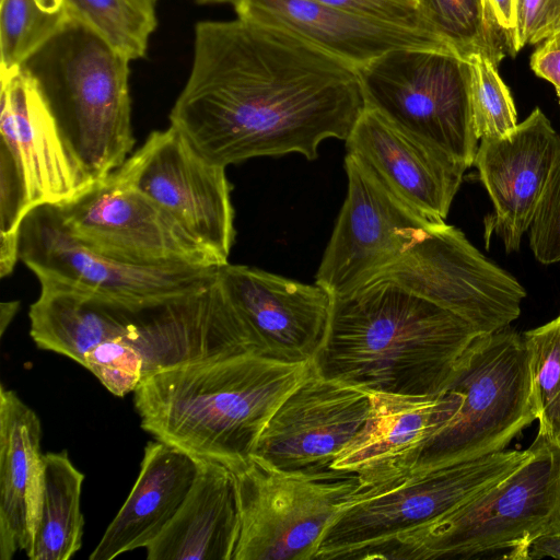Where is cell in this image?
Wrapping results in <instances>:
<instances>
[{
    "label": "cell",
    "mask_w": 560,
    "mask_h": 560,
    "mask_svg": "<svg viewBox=\"0 0 560 560\" xmlns=\"http://www.w3.org/2000/svg\"><path fill=\"white\" fill-rule=\"evenodd\" d=\"M365 108L357 67L276 26L237 18L195 27L187 82L171 126L208 161L229 166L347 140Z\"/></svg>",
    "instance_id": "cell-1"
},
{
    "label": "cell",
    "mask_w": 560,
    "mask_h": 560,
    "mask_svg": "<svg viewBox=\"0 0 560 560\" xmlns=\"http://www.w3.org/2000/svg\"><path fill=\"white\" fill-rule=\"evenodd\" d=\"M477 336L460 316L378 277L332 296L328 330L313 362L322 376L369 392L436 395Z\"/></svg>",
    "instance_id": "cell-2"
},
{
    "label": "cell",
    "mask_w": 560,
    "mask_h": 560,
    "mask_svg": "<svg viewBox=\"0 0 560 560\" xmlns=\"http://www.w3.org/2000/svg\"><path fill=\"white\" fill-rule=\"evenodd\" d=\"M314 362L243 353L153 373L133 392L141 428L198 460L233 469L247 459L281 402Z\"/></svg>",
    "instance_id": "cell-3"
},
{
    "label": "cell",
    "mask_w": 560,
    "mask_h": 560,
    "mask_svg": "<svg viewBox=\"0 0 560 560\" xmlns=\"http://www.w3.org/2000/svg\"><path fill=\"white\" fill-rule=\"evenodd\" d=\"M129 59L70 16L21 65L92 183L132 153Z\"/></svg>",
    "instance_id": "cell-4"
},
{
    "label": "cell",
    "mask_w": 560,
    "mask_h": 560,
    "mask_svg": "<svg viewBox=\"0 0 560 560\" xmlns=\"http://www.w3.org/2000/svg\"><path fill=\"white\" fill-rule=\"evenodd\" d=\"M529 447L530 457L488 491L358 560L472 559L502 550L528 560L535 539L560 532V446L537 432Z\"/></svg>",
    "instance_id": "cell-5"
},
{
    "label": "cell",
    "mask_w": 560,
    "mask_h": 560,
    "mask_svg": "<svg viewBox=\"0 0 560 560\" xmlns=\"http://www.w3.org/2000/svg\"><path fill=\"white\" fill-rule=\"evenodd\" d=\"M0 276L20 259L26 215L59 206L92 184L33 80L20 68L1 74Z\"/></svg>",
    "instance_id": "cell-6"
},
{
    "label": "cell",
    "mask_w": 560,
    "mask_h": 560,
    "mask_svg": "<svg viewBox=\"0 0 560 560\" xmlns=\"http://www.w3.org/2000/svg\"><path fill=\"white\" fill-rule=\"evenodd\" d=\"M445 390L459 394L462 405L424 444L413 470L506 450L537 420L527 348L523 335L509 327L477 336Z\"/></svg>",
    "instance_id": "cell-7"
},
{
    "label": "cell",
    "mask_w": 560,
    "mask_h": 560,
    "mask_svg": "<svg viewBox=\"0 0 560 560\" xmlns=\"http://www.w3.org/2000/svg\"><path fill=\"white\" fill-rule=\"evenodd\" d=\"M532 454L503 450L476 459L410 471L394 482L354 491L326 530L315 560L355 559L488 491Z\"/></svg>",
    "instance_id": "cell-8"
},
{
    "label": "cell",
    "mask_w": 560,
    "mask_h": 560,
    "mask_svg": "<svg viewBox=\"0 0 560 560\" xmlns=\"http://www.w3.org/2000/svg\"><path fill=\"white\" fill-rule=\"evenodd\" d=\"M357 70L365 107L467 168L474 165L468 59L443 48H400Z\"/></svg>",
    "instance_id": "cell-9"
},
{
    "label": "cell",
    "mask_w": 560,
    "mask_h": 560,
    "mask_svg": "<svg viewBox=\"0 0 560 560\" xmlns=\"http://www.w3.org/2000/svg\"><path fill=\"white\" fill-rule=\"evenodd\" d=\"M235 476L240 536L233 560H315L343 502L359 488L354 475H304L250 455Z\"/></svg>",
    "instance_id": "cell-10"
},
{
    "label": "cell",
    "mask_w": 560,
    "mask_h": 560,
    "mask_svg": "<svg viewBox=\"0 0 560 560\" xmlns=\"http://www.w3.org/2000/svg\"><path fill=\"white\" fill-rule=\"evenodd\" d=\"M55 207L74 238L118 261L160 268L225 265L165 209L110 174Z\"/></svg>",
    "instance_id": "cell-11"
},
{
    "label": "cell",
    "mask_w": 560,
    "mask_h": 560,
    "mask_svg": "<svg viewBox=\"0 0 560 560\" xmlns=\"http://www.w3.org/2000/svg\"><path fill=\"white\" fill-rule=\"evenodd\" d=\"M345 167L347 197L315 276L332 296L375 279L443 221L418 212L354 155Z\"/></svg>",
    "instance_id": "cell-12"
},
{
    "label": "cell",
    "mask_w": 560,
    "mask_h": 560,
    "mask_svg": "<svg viewBox=\"0 0 560 560\" xmlns=\"http://www.w3.org/2000/svg\"><path fill=\"white\" fill-rule=\"evenodd\" d=\"M378 277L455 313L479 335L508 328L518 318L526 296L513 276L444 220Z\"/></svg>",
    "instance_id": "cell-13"
},
{
    "label": "cell",
    "mask_w": 560,
    "mask_h": 560,
    "mask_svg": "<svg viewBox=\"0 0 560 560\" xmlns=\"http://www.w3.org/2000/svg\"><path fill=\"white\" fill-rule=\"evenodd\" d=\"M225 168L200 155L170 125L152 131L110 175L155 201L226 264L235 228Z\"/></svg>",
    "instance_id": "cell-14"
},
{
    "label": "cell",
    "mask_w": 560,
    "mask_h": 560,
    "mask_svg": "<svg viewBox=\"0 0 560 560\" xmlns=\"http://www.w3.org/2000/svg\"><path fill=\"white\" fill-rule=\"evenodd\" d=\"M20 259L37 279H52L115 299L148 303L207 283L219 268L142 267L109 258L74 238L55 206L32 210L20 234Z\"/></svg>",
    "instance_id": "cell-15"
},
{
    "label": "cell",
    "mask_w": 560,
    "mask_h": 560,
    "mask_svg": "<svg viewBox=\"0 0 560 560\" xmlns=\"http://www.w3.org/2000/svg\"><path fill=\"white\" fill-rule=\"evenodd\" d=\"M371 393L315 370L281 402L252 455L285 471L328 475L337 454L363 428Z\"/></svg>",
    "instance_id": "cell-16"
},
{
    "label": "cell",
    "mask_w": 560,
    "mask_h": 560,
    "mask_svg": "<svg viewBox=\"0 0 560 560\" xmlns=\"http://www.w3.org/2000/svg\"><path fill=\"white\" fill-rule=\"evenodd\" d=\"M219 277L255 355L282 362L314 360L328 330L332 301L328 291L230 262L219 268Z\"/></svg>",
    "instance_id": "cell-17"
},
{
    "label": "cell",
    "mask_w": 560,
    "mask_h": 560,
    "mask_svg": "<svg viewBox=\"0 0 560 560\" xmlns=\"http://www.w3.org/2000/svg\"><path fill=\"white\" fill-rule=\"evenodd\" d=\"M370 393L372 407L365 424L330 465L354 475L358 491L412 471L424 444L453 419L463 400L448 390L422 396Z\"/></svg>",
    "instance_id": "cell-18"
},
{
    "label": "cell",
    "mask_w": 560,
    "mask_h": 560,
    "mask_svg": "<svg viewBox=\"0 0 560 560\" xmlns=\"http://www.w3.org/2000/svg\"><path fill=\"white\" fill-rule=\"evenodd\" d=\"M559 149L560 136L539 108L509 135L478 147L474 165L494 208L486 231L495 232L508 253L520 248L532 224Z\"/></svg>",
    "instance_id": "cell-19"
},
{
    "label": "cell",
    "mask_w": 560,
    "mask_h": 560,
    "mask_svg": "<svg viewBox=\"0 0 560 560\" xmlns=\"http://www.w3.org/2000/svg\"><path fill=\"white\" fill-rule=\"evenodd\" d=\"M346 148L347 153L362 161L418 212L432 219H446L466 166L368 107L347 138Z\"/></svg>",
    "instance_id": "cell-20"
},
{
    "label": "cell",
    "mask_w": 560,
    "mask_h": 560,
    "mask_svg": "<svg viewBox=\"0 0 560 560\" xmlns=\"http://www.w3.org/2000/svg\"><path fill=\"white\" fill-rule=\"evenodd\" d=\"M234 8L240 19L285 30L357 68L395 49H448L433 34L370 20L313 0H238Z\"/></svg>",
    "instance_id": "cell-21"
},
{
    "label": "cell",
    "mask_w": 560,
    "mask_h": 560,
    "mask_svg": "<svg viewBox=\"0 0 560 560\" xmlns=\"http://www.w3.org/2000/svg\"><path fill=\"white\" fill-rule=\"evenodd\" d=\"M30 307V335L43 350L82 364L84 354L108 339L125 337L152 302L136 303L52 279H39Z\"/></svg>",
    "instance_id": "cell-22"
},
{
    "label": "cell",
    "mask_w": 560,
    "mask_h": 560,
    "mask_svg": "<svg viewBox=\"0 0 560 560\" xmlns=\"http://www.w3.org/2000/svg\"><path fill=\"white\" fill-rule=\"evenodd\" d=\"M197 471L198 460L187 453L149 442L132 489L89 559L112 560L145 548L176 514Z\"/></svg>",
    "instance_id": "cell-23"
},
{
    "label": "cell",
    "mask_w": 560,
    "mask_h": 560,
    "mask_svg": "<svg viewBox=\"0 0 560 560\" xmlns=\"http://www.w3.org/2000/svg\"><path fill=\"white\" fill-rule=\"evenodd\" d=\"M238 536L233 471L220 463L198 460V471L185 500L145 547L147 559L233 560Z\"/></svg>",
    "instance_id": "cell-24"
},
{
    "label": "cell",
    "mask_w": 560,
    "mask_h": 560,
    "mask_svg": "<svg viewBox=\"0 0 560 560\" xmlns=\"http://www.w3.org/2000/svg\"><path fill=\"white\" fill-rule=\"evenodd\" d=\"M42 424L14 390L0 385V559L30 547L39 494Z\"/></svg>",
    "instance_id": "cell-25"
},
{
    "label": "cell",
    "mask_w": 560,
    "mask_h": 560,
    "mask_svg": "<svg viewBox=\"0 0 560 560\" xmlns=\"http://www.w3.org/2000/svg\"><path fill=\"white\" fill-rule=\"evenodd\" d=\"M42 463L35 522L25 553L31 560H69L82 547L84 475L66 450L43 454Z\"/></svg>",
    "instance_id": "cell-26"
},
{
    "label": "cell",
    "mask_w": 560,
    "mask_h": 560,
    "mask_svg": "<svg viewBox=\"0 0 560 560\" xmlns=\"http://www.w3.org/2000/svg\"><path fill=\"white\" fill-rule=\"evenodd\" d=\"M433 34L453 52L468 59L479 54L497 67L509 48L491 22L483 0H416Z\"/></svg>",
    "instance_id": "cell-27"
},
{
    "label": "cell",
    "mask_w": 560,
    "mask_h": 560,
    "mask_svg": "<svg viewBox=\"0 0 560 560\" xmlns=\"http://www.w3.org/2000/svg\"><path fill=\"white\" fill-rule=\"evenodd\" d=\"M156 0H65L69 15L130 61L144 57L156 27Z\"/></svg>",
    "instance_id": "cell-28"
},
{
    "label": "cell",
    "mask_w": 560,
    "mask_h": 560,
    "mask_svg": "<svg viewBox=\"0 0 560 560\" xmlns=\"http://www.w3.org/2000/svg\"><path fill=\"white\" fill-rule=\"evenodd\" d=\"M69 19L65 0H1V74L19 68Z\"/></svg>",
    "instance_id": "cell-29"
},
{
    "label": "cell",
    "mask_w": 560,
    "mask_h": 560,
    "mask_svg": "<svg viewBox=\"0 0 560 560\" xmlns=\"http://www.w3.org/2000/svg\"><path fill=\"white\" fill-rule=\"evenodd\" d=\"M538 432L560 446V315L523 334Z\"/></svg>",
    "instance_id": "cell-30"
},
{
    "label": "cell",
    "mask_w": 560,
    "mask_h": 560,
    "mask_svg": "<svg viewBox=\"0 0 560 560\" xmlns=\"http://www.w3.org/2000/svg\"><path fill=\"white\" fill-rule=\"evenodd\" d=\"M471 69L470 103L472 124L478 140L499 139L517 126V114L509 88L498 67L476 54L468 58Z\"/></svg>",
    "instance_id": "cell-31"
},
{
    "label": "cell",
    "mask_w": 560,
    "mask_h": 560,
    "mask_svg": "<svg viewBox=\"0 0 560 560\" xmlns=\"http://www.w3.org/2000/svg\"><path fill=\"white\" fill-rule=\"evenodd\" d=\"M81 365L117 397L133 393L144 378L141 352L121 337L103 341L86 352Z\"/></svg>",
    "instance_id": "cell-32"
},
{
    "label": "cell",
    "mask_w": 560,
    "mask_h": 560,
    "mask_svg": "<svg viewBox=\"0 0 560 560\" xmlns=\"http://www.w3.org/2000/svg\"><path fill=\"white\" fill-rule=\"evenodd\" d=\"M529 244L536 259L560 261V149L529 226Z\"/></svg>",
    "instance_id": "cell-33"
},
{
    "label": "cell",
    "mask_w": 560,
    "mask_h": 560,
    "mask_svg": "<svg viewBox=\"0 0 560 560\" xmlns=\"http://www.w3.org/2000/svg\"><path fill=\"white\" fill-rule=\"evenodd\" d=\"M513 51L560 31V0H514Z\"/></svg>",
    "instance_id": "cell-34"
},
{
    "label": "cell",
    "mask_w": 560,
    "mask_h": 560,
    "mask_svg": "<svg viewBox=\"0 0 560 560\" xmlns=\"http://www.w3.org/2000/svg\"><path fill=\"white\" fill-rule=\"evenodd\" d=\"M370 20L433 34L416 0H313ZM435 35V34H433ZM436 36V35H435ZM438 37V36H436ZM446 46V45H445ZM447 47V46H446Z\"/></svg>",
    "instance_id": "cell-35"
},
{
    "label": "cell",
    "mask_w": 560,
    "mask_h": 560,
    "mask_svg": "<svg viewBox=\"0 0 560 560\" xmlns=\"http://www.w3.org/2000/svg\"><path fill=\"white\" fill-rule=\"evenodd\" d=\"M530 68L555 86L560 104V31L537 47L530 57Z\"/></svg>",
    "instance_id": "cell-36"
},
{
    "label": "cell",
    "mask_w": 560,
    "mask_h": 560,
    "mask_svg": "<svg viewBox=\"0 0 560 560\" xmlns=\"http://www.w3.org/2000/svg\"><path fill=\"white\" fill-rule=\"evenodd\" d=\"M488 15L504 39L509 55L514 56V0H483Z\"/></svg>",
    "instance_id": "cell-37"
},
{
    "label": "cell",
    "mask_w": 560,
    "mask_h": 560,
    "mask_svg": "<svg viewBox=\"0 0 560 560\" xmlns=\"http://www.w3.org/2000/svg\"><path fill=\"white\" fill-rule=\"evenodd\" d=\"M542 558L560 559V532L541 535L532 542L528 560Z\"/></svg>",
    "instance_id": "cell-38"
},
{
    "label": "cell",
    "mask_w": 560,
    "mask_h": 560,
    "mask_svg": "<svg viewBox=\"0 0 560 560\" xmlns=\"http://www.w3.org/2000/svg\"><path fill=\"white\" fill-rule=\"evenodd\" d=\"M20 308L19 301L2 302L0 305V336L3 337L7 328L11 324Z\"/></svg>",
    "instance_id": "cell-39"
},
{
    "label": "cell",
    "mask_w": 560,
    "mask_h": 560,
    "mask_svg": "<svg viewBox=\"0 0 560 560\" xmlns=\"http://www.w3.org/2000/svg\"><path fill=\"white\" fill-rule=\"evenodd\" d=\"M197 1L201 2V3H232L234 5L238 0H197Z\"/></svg>",
    "instance_id": "cell-40"
}]
</instances>
